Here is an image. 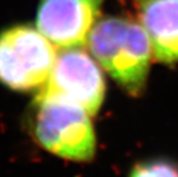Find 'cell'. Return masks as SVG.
<instances>
[{
	"label": "cell",
	"instance_id": "cell-1",
	"mask_svg": "<svg viewBox=\"0 0 178 177\" xmlns=\"http://www.w3.org/2000/svg\"><path fill=\"white\" fill-rule=\"evenodd\" d=\"M86 44L100 67L128 94H142L153 50L140 23L123 16L99 19L90 31Z\"/></svg>",
	"mask_w": 178,
	"mask_h": 177
},
{
	"label": "cell",
	"instance_id": "cell-2",
	"mask_svg": "<svg viewBox=\"0 0 178 177\" xmlns=\"http://www.w3.org/2000/svg\"><path fill=\"white\" fill-rule=\"evenodd\" d=\"M28 128L39 146L65 160L90 162L96 153L91 115L59 97L38 92L28 116Z\"/></svg>",
	"mask_w": 178,
	"mask_h": 177
},
{
	"label": "cell",
	"instance_id": "cell-3",
	"mask_svg": "<svg viewBox=\"0 0 178 177\" xmlns=\"http://www.w3.org/2000/svg\"><path fill=\"white\" fill-rule=\"evenodd\" d=\"M56 51L37 29L16 24L0 32V84L15 92L40 90L47 82Z\"/></svg>",
	"mask_w": 178,
	"mask_h": 177
},
{
	"label": "cell",
	"instance_id": "cell-4",
	"mask_svg": "<svg viewBox=\"0 0 178 177\" xmlns=\"http://www.w3.org/2000/svg\"><path fill=\"white\" fill-rule=\"evenodd\" d=\"M39 92L71 101L94 116L105 101L106 81L96 60L83 47L62 48Z\"/></svg>",
	"mask_w": 178,
	"mask_h": 177
},
{
	"label": "cell",
	"instance_id": "cell-5",
	"mask_svg": "<svg viewBox=\"0 0 178 177\" xmlns=\"http://www.w3.org/2000/svg\"><path fill=\"white\" fill-rule=\"evenodd\" d=\"M104 0H39L36 27L61 48L83 47Z\"/></svg>",
	"mask_w": 178,
	"mask_h": 177
},
{
	"label": "cell",
	"instance_id": "cell-6",
	"mask_svg": "<svg viewBox=\"0 0 178 177\" xmlns=\"http://www.w3.org/2000/svg\"><path fill=\"white\" fill-rule=\"evenodd\" d=\"M136 5L156 61L178 62V0H136Z\"/></svg>",
	"mask_w": 178,
	"mask_h": 177
},
{
	"label": "cell",
	"instance_id": "cell-7",
	"mask_svg": "<svg viewBox=\"0 0 178 177\" xmlns=\"http://www.w3.org/2000/svg\"><path fill=\"white\" fill-rule=\"evenodd\" d=\"M128 177H178V164L165 159H151L134 166Z\"/></svg>",
	"mask_w": 178,
	"mask_h": 177
}]
</instances>
